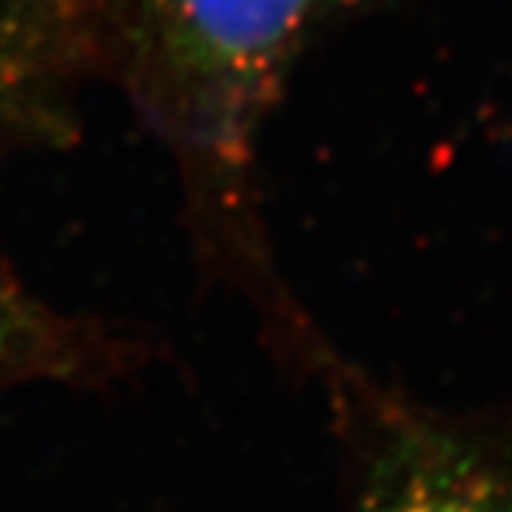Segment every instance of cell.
Instances as JSON below:
<instances>
[{"instance_id":"6da1fadb","label":"cell","mask_w":512,"mask_h":512,"mask_svg":"<svg viewBox=\"0 0 512 512\" xmlns=\"http://www.w3.org/2000/svg\"><path fill=\"white\" fill-rule=\"evenodd\" d=\"M331 0H136L139 25L198 149L223 167L247 161L306 25Z\"/></svg>"},{"instance_id":"7a4b0ae2","label":"cell","mask_w":512,"mask_h":512,"mask_svg":"<svg viewBox=\"0 0 512 512\" xmlns=\"http://www.w3.org/2000/svg\"><path fill=\"white\" fill-rule=\"evenodd\" d=\"M56 50V13L34 0H0V121L44 75Z\"/></svg>"},{"instance_id":"3957f363","label":"cell","mask_w":512,"mask_h":512,"mask_svg":"<svg viewBox=\"0 0 512 512\" xmlns=\"http://www.w3.org/2000/svg\"><path fill=\"white\" fill-rule=\"evenodd\" d=\"M371 512H512V497L485 472L426 466L383 494Z\"/></svg>"},{"instance_id":"277c9868","label":"cell","mask_w":512,"mask_h":512,"mask_svg":"<svg viewBox=\"0 0 512 512\" xmlns=\"http://www.w3.org/2000/svg\"><path fill=\"white\" fill-rule=\"evenodd\" d=\"M34 358H59L53 334L19 287L0 272V374L34 364Z\"/></svg>"}]
</instances>
